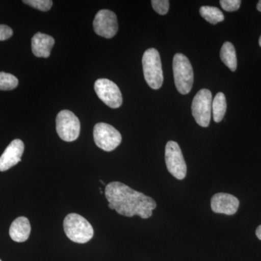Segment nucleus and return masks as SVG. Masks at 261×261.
I'll return each mask as SVG.
<instances>
[{
  "mask_svg": "<svg viewBox=\"0 0 261 261\" xmlns=\"http://www.w3.org/2000/svg\"><path fill=\"white\" fill-rule=\"evenodd\" d=\"M94 91L98 97L108 107L118 108L123 103V98L120 89L112 81L100 79L94 83Z\"/></svg>",
  "mask_w": 261,
  "mask_h": 261,
  "instance_id": "obj_9",
  "label": "nucleus"
},
{
  "mask_svg": "<svg viewBox=\"0 0 261 261\" xmlns=\"http://www.w3.org/2000/svg\"><path fill=\"white\" fill-rule=\"evenodd\" d=\"M221 61L231 71H235L238 67L236 50L231 42H226L223 44L220 53Z\"/></svg>",
  "mask_w": 261,
  "mask_h": 261,
  "instance_id": "obj_15",
  "label": "nucleus"
},
{
  "mask_svg": "<svg viewBox=\"0 0 261 261\" xmlns=\"http://www.w3.org/2000/svg\"><path fill=\"white\" fill-rule=\"evenodd\" d=\"M144 76L149 87L159 89L162 87L163 73L162 63L159 51L154 48L147 49L142 57Z\"/></svg>",
  "mask_w": 261,
  "mask_h": 261,
  "instance_id": "obj_4",
  "label": "nucleus"
},
{
  "mask_svg": "<svg viewBox=\"0 0 261 261\" xmlns=\"http://www.w3.org/2000/svg\"><path fill=\"white\" fill-rule=\"evenodd\" d=\"M18 85V80L10 73L0 72V90H13Z\"/></svg>",
  "mask_w": 261,
  "mask_h": 261,
  "instance_id": "obj_18",
  "label": "nucleus"
},
{
  "mask_svg": "<svg viewBox=\"0 0 261 261\" xmlns=\"http://www.w3.org/2000/svg\"><path fill=\"white\" fill-rule=\"evenodd\" d=\"M55 44V39L47 34L38 32L32 39L33 54L37 58H49Z\"/></svg>",
  "mask_w": 261,
  "mask_h": 261,
  "instance_id": "obj_13",
  "label": "nucleus"
},
{
  "mask_svg": "<svg viewBox=\"0 0 261 261\" xmlns=\"http://www.w3.org/2000/svg\"><path fill=\"white\" fill-rule=\"evenodd\" d=\"M255 233H256V236L257 237V238L261 240V225H260V226L257 228L256 232Z\"/></svg>",
  "mask_w": 261,
  "mask_h": 261,
  "instance_id": "obj_23",
  "label": "nucleus"
},
{
  "mask_svg": "<svg viewBox=\"0 0 261 261\" xmlns=\"http://www.w3.org/2000/svg\"><path fill=\"white\" fill-rule=\"evenodd\" d=\"M23 3L32 8L44 12L50 10L53 4L51 0H24Z\"/></svg>",
  "mask_w": 261,
  "mask_h": 261,
  "instance_id": "obj_19",
  "label": "nucleus"
},
{
  "mask_svg": "<svg viewBox=\"0 0 261 261\" xmlns=\"http://www.w3.org/2000/svg\"><path fill=\"white\" fill-rule=\"evenodd\" d=\"M24 148L23 141L18 139L12 141L0 157V171H8L20 162Z\"/></svg>",
  "mask_w": 261,
  "mask_h": 261,
  "instance_id": "obj_12",
  "label": "nucleus"
},
{
  "mask_svg": "<svg viewBox=\"0 0 261 261\" xmlns=\"http://www.w3.org/2000/svg\"><path fill=\"white\" fill-rule=\"evenodd\" d=\"M211 209L216 214L231 216L236 214L240 201L236 197L227 193H217L211 198Z\"/></svg>",
  "mask_w": 261,
  "mask_h": 261,
  "instance_id": "obj_11",
  "label": "nucleus"
},
{
  "mask_svg": "<svg viewBox=\"0 0 261 261\" xmlns=\"http://www.w3.org/2000/svg\"><path fill=\"white\" fill-rule=\"evenodd\" d=\"M165 159L168 172L178 180L186 177L187 164L177 142L173 141L167 142L165 149Z\"/></svg>",
  "mask_w": 261,
  "mask_h": 261,
  "instance_id": "obj_7",
  "label": "nucleus"
},
{
  "mask_svg": "<svg viewBox=\"0 0 261 261\" xmlns=\"http://www.w3.org/2000/svg\"><path fill=\"white\" fill-rule=\"evenodd\" d=\"M223 9L228 12H233L238 10L241 5L240 0H221L220 1Z\"/></svg>",
  "mask_w": 261,
  "mask_h": 261,
  "instance_id": "obj_21",
  "label": "nucleus"
},
{
  "mask_svg": "<svg viewBox=\"0 0 261 261\" xmlns=\"http://www.w3.org/2000/svg\"><path fill=\"white\" fill-rule=\"evenodd\" d=\"M94 140L99 148L111 152L121 143V133L108 123H97L94 127Z\"/></svg>",
  "mask_w": 261,
  "mask_h": 261,
  "instance_id": "obj_8",
  "label": "nucleus"
},
{
  "mask_svg": "<svg viewBox=\"0 0 261 261\" xmlns=\"http://www.w3.org/2000/svg\"><path fill=\"white\" fill-rule=\"evenodd\" d=\"M257 9L259 12H261V0L258 2V3H257Z\"/></svg>",
  "mask_w": 261,
  "mask_h": 261,
  "instance_id": "obj_24",
  "label": "nucleus"
},
{
  "mask_svg": "<svg viewBox=\"0 0 261 261\" xmlns=\"http://www.w3.org/2000/svg\"><path fill=\"white\" fill-rule=\"evenodd\" d=\"M31 224L27 218H17L10 226L9 233L10 238L17 243H23L28 240L31 233Z\"/></svg>",
  "mask_w": 261,
  "mask_h": 261,
  "instance_id": "obj_14",
  "label": "nucleus"
},
{
  "mask_svg": "<svg viewBox=\"0 0 261 261\" xmlns=\"http://www.w3.org/2000/svg\"><path fill=\"white\" fill-rule=\"evenodd\" d=\"M259 45H260L261 47V36L260 39H259Z\"/></svg>",
  "mask_w": 261,
  "mask_h": 261,
  "instance_id": "obj_25",
  "label": "nucleus"
},
{
  "mask_svg": "<svg viewBox=\"0 0 261 261\" xmlns=\"http://www.w3.org/2000/svg\"><path fill=\"white\" fill-rule=\"evenodd\" d=\"M93 28L97 35L106 39L113 38L118 29L116 15L111 10H99L94 19Z\"/></svg>",
  "mask_w": 261,
  "mask_h": 261,
  "instance_id": "obj_10",
  "label": "nucleus"
},
{
  "mask_svg": "<svg viewBox=\"0 0 261 261\" xmlns=\"http://www.w3.org/2000/svg\"><path fill=\"white\" fill-rule=\"evenodd\" d=\"M80 119L74 113L68 110H63L56 118V130L60 138L65 142H73L80 137Z\"/></svg>",
  "mask_w": 261,
  "mask_h": 261,
  "instance_id": "obj_5",
  "label": "nucleus"
},
{
  "mask_svg": "<svg viewBox=\"0 0 261 261\" xmlns=\"http://www.w3.org/2000/svg\"><path fill=\"white\" fill-rule=\"evenodd\" d=\"M63 228L68 238L75 243H88L94 236L92 225L80 214H68L63 221Z\"/></svg>",
  "mask_w": 261,
  "mask_h": 261,
  "instance_id": "obj_2",
  "label": "nucleus"
},
{
  "mask_svg": "<svg viewBox=\"0 0 261 261\" xmlns=\"http://www.w3.org/2000/svg\"><path fill=\"white\" fill-rule=\"evenodd\" d=\"M105 195L109 202L110 209L127 217L139 216L143 219H148L157 207L152 197L119 181L111 182L106 185Z\"/></svg>",
  "mask_w": 261,
  "mask_h": 261,
  "instance_id": "obj_1",
  "label": "nucleus"
},
{
  "mask_svg": "<svg viewBox=\"0 0 261 261\" xmlns=\"http://www.w3.org/2000/svg\"><path fill=\"white\" fill-rule=\"evenodd\" d=\"M13 30L8 25H0V41L10 39L13 36Z\"/></svg>",
  "mask_w": 261,
  "mask_h": 261,
  "instance_id": "obj_22",
  "label": "nucleus"
},
{
  "mask_svg": "<svg viewBox=\"0 0 261 261\" xmlns=\"http://www.w3.org/2000/svg\"><path fill=\"white\" fill-rule=\"evenodd\" d=\"M212 93L207 89L199 91L192 104V116L200 126L207 127L210 123L212 111Z\"/></svg>",
  "mask_w": 261,
  "mask_h": 261,
  "instance_id": "obj_6",
  "label": "nucleus"
},
{
  "mask_svg": "<svg viewBox=\"0 0 261 261\" xmlns=\"http://www.w3.org/2000/svg\"><path fill=\"white\" fill-rule=\"evenodd\" d=\"M0 261H2V260H1V259H0Z\"/></svg>",
  "mask_w": 261,
  "mask_h": 261,
  "instance_id": "obj_26",
  "label": "nucleus"
},
{
  "mask_svg": "<svg viewBox=\"0 0 261 261\" xmlns=\"http://www.w3.org/2000/svg\"><path fill=\"white\" fill-rule=\"evenodd\" d=\"M226 97L222 92H219L216 96L212 102L213 115H214V121L219 123L222 121L226 111Z\"/></svg>",
  "mask_w": 261,
  "mask_h": 261,
  "instance_id": "obj_16",
  "label": "nucleus"
},
{
  "mask_svg": "<svg viewBox=\"0 0 261 261\" xmlns=\"http://www.w3.org/2000/svg\"><path fill=\"white\" fill-rule=\"evenodd\" d=\"M173 77L178 92L181 94L190 93L194 82L191 63L187 57L177 53L173 57Z\"/></svg>",
  "mask_w": 261,
  "mask_h": 261,
  "instance_id": "obj_3",
  "label": "nucleus"
},
{
  "mask_svg": "<svg viewBox=\"0 0 261 261\" xmlns=\"http://www.w3.org/2000/svg\"><path fill=\"white\" fill-rule=\"evenodd\" d=\"M151 3L154 11L160 15H166L169 10V1L168 0H152Z\"/></svg>",
  "mask_w": 261,
  "mask_h": 261,
  "instance_id": "obj_20",
  "label": "nucleus"
},
{
  "mask_svg": "<svg viewBox=\"0 0 261 261\" xmlns=\"http://www.w3.org/2000/svg\"><path fill=\"white\" fill-rule=\"evenodd\" d=\"M200 13L202 18L211 24H217L224 20V15L222 12L216 7H201Z\"/></svg>",
  "mask_w": 261,
  "mask_h": 261,
  "instance_id": "obj_17",
  "label": "nucleus"
}]
</instances>
